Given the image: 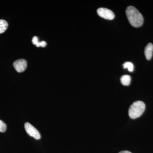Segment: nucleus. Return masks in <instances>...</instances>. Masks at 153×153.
Returning a JSON list of instances; mask_svg holds the SVG:
<instances>
[{
	"label": "nucleus",
	"instance_id": "nucleus-1",
	"mask_svg": "<svg viewBox=\"0 0 153 153\" xmlns=\"http://www.w3.org/2000/svg\"><path fill=\"white\" fill-rule=\"evenodd\" d=\"M126 15L130 24L134 27H140L143 25L144 19L142 15L133 6L127 8Z\"/></svg>",
	"mask_w": 153,
	"mask_h": 153
},
{
	"label": "nucleus",
	"instance_id": "nucleus-2",
	"mask_svg": "<svg viewBox=\"0 0 153 153\" xmlns=\"http://www.w3.org/2000/svg\"><path fill=\"white\" fill-rule=\"evenodd\" d=\"M146 105L143 101L135 102L129 108V116L133 119L140 117L144 111Z\"/></svg>",
	"mask_w": 153,
	"mask_h": 153
},
{
	"label": "nucleus",
	"instance_id": "nucleus-3",
	"mask_svg": "<svg viewBox=\"0 0 153 153\" xmlns=\"http://www.w3.org/2000/svg\"><path fill=\"white\" fill-rule=\"evenodd\" d=\"M25 127L27 133L30 136L34 137L36 140L41 139V136L39 132L33 126L29 123H26L25 125Z\"/></svg>",
	"mask_w": 153,
	"mask_h": 153
},
{
	"label": "nucleus",
	"instance_id": "nucleus-4",
	"mask_svg": "<svg viewBox=\"0 0 153 153\" xmlns=\"http://www.w3.org/2000/svg\"><path fill=\"white\" fill-rule=\"evenodd\" d=\"M97 13L100 16L107 20H111L114 18L115 15L113 12L105 8H100L97 9Z\"/></svg>",
	"mask_w": 153,
	"mask_h": 153
},
{
	"label": "nucleus",
	"instance_id": "nucleus-5",
	"mask_svg": "<svg viewBox=\"0 0 153 153\" xmlns=\"http://www.w3.org/2000/svg\"><path fill=\"white\" fill-rule=\"evenodd\" d=\"M27 62L25 59H19L14 62L13 66L17 71L19 73L24 72L27 68Z\"/></svg>",
	"mask_w": 153,
	"mask_h": 153
},
{
	"label": "nucleus",
	"instance_id": "nucleus-6",
	"mask_svg": "<svg viewBox=\"0 0 153 153\" xmlns=\"http://www.w3.org/2000/svg\"><path fill=\"white\" fill-rule=\"evenodd\" d=\"M153 53V45L152 43H149L146 46L145 49V55L148 60L152 59Z\"/></svg>",
	"mask_w": 153,
	"mask_h": 153
},
{
	"label": "nucleus",
	"instance_id": "nucleus-7",
	"mask_svg": "<svg viewBox=\"0 0 153 153\" xmlns=\"http://www.w3.org/2000/svg\"><path fill=\"white\" fill-rule=\"evenodd\" d=\"M131 77L128 75H124L121 76L120 81L122 84L125 86H128L130 84Z\"/></svg>",
	"mask_w": 153,
	"mask_h": 153
},
{
	"label": "nucleus",
	"instance_id": "nucleus-8",
	"mask_svg": "<svg viewBox=\"0 0 153 153\" xmlns=\"http://www.w3.org/2000/svg\"><path fill=\"white\" fill-rule=\"evenodd\" d=\"M8 27V24L5 20L0 19V34L4 33Z\"/></svg>",
	"mask_w": 153,
	"mask_h": 153
},
{
	"label": "nucleus",
	"instance_id": "nucleus-9",
	"mask_svg": "<svg viewBox=\"0 0 153 153\" xmlns=\"http://www.w3.org/2000/svg\"><path fill=\"white\" fill-rule=\"evenodd\" d=\"M123 68H127L129 71L132 72L134 70V65L132 63L130 62H126L123 64Z\"/></svg>",
	"mask_w": 153,
	"mask_h": 153
},
{
	"label": "nucleus",
	"instance_id": "nucleus-10",
	"mask_svg": "<svg viewBox=\"0 0 153 153\" xmlns=\"http://www.w3.org/2000/svg\"><path fill=\"white\" fill-rule=\"evenodd\" d=\"M7 125L3 121L0 120V132H5L7 130Z\"/></svg>",
	"mask_w": 153,
	"mask_h": 153
},
{
	"label": "nucleus",
	"instance_id": "nucleus-11",
	"mask_svg": "<svg viewBox=\"0 0 153 153\" xmlns=\"http://www.w3.org/2000/svg\"><path fill=\"white\" fill-rule=\"evenodd\" d=\"M32 42L34 45H36L37 47H40V42L38 41V38L36 36L33 37V40H32Z\"/></svg>",
	"mask_w": 153,
	"mask_h": 153
},
{
	"label": "nucleus",
	"instance_id": "nucleus-12",
	"mask_svg": "<svg viewBox=\"0 0 153 153\" xmlns=\"http://www.w3.org/2000/svg\"><path fill=\"white\" fill-rule=\"evenodd\" d=\"M47 43L45 41H42L40 42V46L41 47H45L47 46Z\"/></svg>",
	"mask_w": 153,
	"mask_h": 153
},
{
	"label": "nucleus",
	"instance_id": "nucleus-13",
	"mask_svg": "<svg viewBox=\"0 0 153 153\" xmlns=\"http://www.w3.org/2000/svg\"><path fill=\"white\" fill-rule=\"evenodd\" d=\"M119 153H132L131 152H129V151H122V152H120Z\"/></svg>",
	"mask_w": 153,
	"mask_h": 153
}]
</instances>
